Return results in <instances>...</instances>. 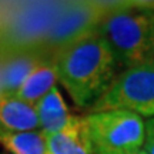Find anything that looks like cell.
<instances>
[{
  "label": "cell",
  "instance_id": "obj_9",
  "mask_svg": "<svg viewBox=\"0 0 154 154\" xmlns=\"http://www.w3.org/2000/svg\"><path fill=\"white\" fill-rule=\"evenodd\" d=\"M46 56L44 51H27L19 53L2 59L0 63V79H2V93L5 96H13L20 88L29 74L37 67V64Z\"/></svg>",
  "mask_w": 154,
  "mask_h": 154
},
{
  "label": "cell",
  "instance_id": "obj_2",
  "mask_svg": "<svg viewBox=\"0 0 154 154\" xmlns=\"http://www.w3.org/2000/svg\"><path fill=\"white\" fill-rule=\"evenodd\" d=\"M99 32L121 70L154 63V5L111 6Z\"/></svg>",
  "mask_w": 154,
  "mask_h": 154
},
{
  "label": "cell",
  "instance_id": "obj_10",
  "mask_svg": "<svg viewBox=\"0 0 154 154\" xmlns=\"http://www.w3.org/2000/svg\"><path fill=\"white\" fill-rule=\"evenodd\" d=\"M57 82L59 76L54 66V59L53 56L46 54L13 96L27 103L36 104L38 100H42L56 87Z\"/></svg>",
  "mask_w": 154,
  "mask_h": 154
},
{
  "label": "cell",
  "instance_id": "obj_12",
  "mask_svg": "<svg viewBox=\"0 0 154 154\" xmlns=\"http://www.w3.org/2000/svg\"><path fill=\"white\" fill-rule=\"evenodd\" d=\"M0 144L11 154H51L46 136L40 131H0Z\"/></svg>",
  "mask_w": 154,
  "mask_h": 154
},
{
  "label": "cell",
  "instance_id": "obj_3",
  "mask_svg": "<svg viewBox=\"0 0 154 154\" xmlns=\"http://www.w3.org/2000/svg\"><path fill=\"white\" fill-rule=\"evenodd\" d=\"M64 5H32L3 20L0 24V59L27 51H43L46 36Z\"/></svg>",
  "mask_w": 154,
  "mask_h": 154
},
{
  "label": "cell",
  "instance_id": "obj_11",
  "mask_svg": "<svg viewBox=\"0 0 154 154\" xmlns=\"http://www.w3.org/2000/svg\"><path fill=\"white\" fill-rule=\"evenodd\" d=\"M34 107L40 123V131L44 136L63 131L73 119V114H70L69 107L57 87L46 94L42 100H38Z\"/></svg>",
  "mask_w": 154,
  "mask_h": 154
},
{
  "label": "cell",
  "instance_id": "obj_13",
  "mask_svg": "<svg viewBox=\"0 0 154 154\" xmlns=\"http://www.w3.org/2000/svg\"><path fill=\"white\" fill-rule=\"evenodd\" d=\"M143 149L149 154H154V117L147 119L144 124V143Z\"/></svg>",
  "mask_w": 154,
  "mask_h": 154
},
{
  "label": "cell",
  "instance_id": "obj_8",
  "mask_svg": "<svg viewBox=\"0 0 154 154\" xmlns=\"http://www.w3.org/2000/svg\"><path fill=\"white\" fill-rule=\"evenodd\" d=\"M40 123L36 107L14 96L0 97V131H38Z\"/></svg>",
  "mask_w": 154,
  "mask_h": 154
},
{
  "label": "cell",
  "instance_id": "obj_7",
  "mask_svg": "<svg viewBox=\"0 0 154 154\" xmlns=\"http://www.w3.org/2000/svg\"><path fill=\"white\" fill-rule=\"evenodd\" d=\"M51 154H96L90 138L87 117L73 116L70 124L60 133L46 136Z\"/></svg>",
  "mask_w": 154,
  "mask_h": 154
},
{
  "label": "cell",
  "instance_id": "obj_4",
  "mask_svg": "<svg viewBox=\"0 0 154 154\" xmlns=\"http://www.w3.org/2000/svg\"><path fill=\"white\" fill-rule=\"evenodd\" d=\"M123 110L154 117V63L126 69L117 76L110 88L93 106L91 113Z\"/></svg>",
  "mask_w": 154,
  "mask_h": 154
},
{
  "label": "cell",
  "instance_id": "obj_14",
  "mask_svg": "<svg viewBox=\"0 0 154 154\" xmlns=\"http://www.w3.org/2000/svg\"><path fill=\"white\" fill-rule=\"evenodd\" d=\"M99 154H149L144 149L128 150V151H109V153H99Z\"/></svg>",
  "mask_w": 154,
  "mask_h": 154
},
{
  "label": "cell",
  "instance_id": "obj_6",
  "mask_svg": "<svg viewBox=\"0 0 154 154\" xmlns=\"http://www.w3.org/2000/svg\"><path fill=\"white\" fill-rule=\"evenodd\" d=\"M109 9V6L99 3H66L46 36L43 51L53 56L60 49L97 30Z\"/></svg>",
  "mask_w": 154,
  "mask_h": 154
},
{
  "label": "cell",
  "instance_id": "obj_5",
  "mask_svg": "<svg viewBox=\"0 0 154 154\" xmlns=\"http://www.w3.org/2000/svg\"><path fill=\"white\" fill-rule=\"evenodd\" d=\"M86 117L96 154L143 149L146 121L140 116L111 110L90 113Z\"/></svg>",
  "mask_w": 154,
  "mask_h": 154
},
{
  "label": "cell",
  "instance_id": "obj_1",
  "mask_svg": "<svg viewBox=\"0 0 154 154\" xmlns=\"http://www.w3.org/2000/svg\"><path fill=\"white\" fill-rule=\"evenodd\" d=\"M53 59L59 82L84 109H91L123 72L99 29L56 51Z\"/></svg>",
  "mask_w": 154,
  "mask_h": 154
}]
</instances>
